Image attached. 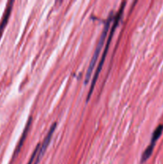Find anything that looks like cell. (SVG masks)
Instances as JSON below:
<instances>
[{"instance_id": "obj_3", "label": "cell", "mask_w": 163, "mask_h": 164, "mask_svg": "<svg viewBox=\"0 0 163 164\" xmlns=\"http://www.w3.org/2000/svg\"><path fill=\"white\" fill-rule=\"evenodd\" d=\"M56 127H57V123H54L53 125L51 126V127L50 128V131H49V132H48L47 135L45 137L44 140H43V142H42V145L40 146L39 151V152H38V154H37V156H36V158H35V162H34L33 164H38L41 158H42V156L43 155L44 152L46 151V148H47L48 145H49L50 142V139H51L52 135H53L54 132H55V129H56Z\"/></svg>"}, {"instance_id": "obj_6", "label": "cell", "mask_w": 163, "mask_h": 164, "mask_svg": "<svg viewBox=\"0 0 163 164\" xmlns=\"http://www.w3.org/2000/svg\"><path fill=\"white\" fill-rule=\"evenodd\" d=\"M163 131V125H159L157 128L155 129V131H154L152 135V138H151V142L150 144H152V145H155L156 141L158 140L159 137L161 136V133Z\"/></svg>"}, {"instance_id": "obj_5", "label": "cell", "mask_w": 163, "mask_h": 164, "mask_svg": "<svg viewBox=\"0 0 163 164\" xmlns=\"http://www.w3.org/2000/svg\"><path fill=\"white\" fill-rule=\"evenodd\" d=\"M31 121H32V118H31V117H30L29 119H28V121H27V123H26V127L24 128V131H23V133H22V137H21V138H20V141H19V142H18V146H17V147H16V150H15V153H14V157H15V155H17V154H18V152H19L20 149H21V148H22V144H23L24 140L26 139V135H27V133H28V131H29V130H30V127H31Z\"/></svg>"}, {"instance_id": "obj_8", "label": "cell", "mask_w": 163, "mask_h": 164, "mask_svg": "<svg viewBox=\"0 0 163 164\" xmlns=\"http://www.w3.org/2000/svg\"><path fill=\"white\" fill-rule=\"evenodd\" d=\"M40 146H41L40 143H39L38 145H37L36 148H35V150L34 151L33 154H32V155H31V159H30L29 162H28L27 164H33L34 163L35 158H36V156H37V154H38V152H39V148H40Z\"/></svg>"}, {"instance_id": "obj_2", "label": "cell", "mask_w": 163, "mask_h": 164, "mask_svg": "<svg viewBox=\"0 0 163 164\" xmlns=\"http://www.w3.org/2000/svg\"><path fill=\"white\" fill-rule=\"evenodd\" d=\"M112 20H114V17H113V14H110L109 17L107 18L106 21V23H105V27L104 29H103V32H102L101 37H100V39H99L98 42V45L96 46V49L94 51V53H93V55L91 59V61H90V65L88 66V69H87V71H86V78H85V83H87L88 80H90V75H91L92 72H93V68H94V65H95L96 62H97L98 59V55L100 54V51H101V49L103 47V45L104 43V41L106 39V35H107V33H108L109 28H110V24Z\"/></svg>"}, {"instance_id": "obj_7", "label": "cell", "mask_w": 163, "mask_h": 164, "mask_svg": "<svg viewBox=\"0 0 163 164\" xmlns=\"http://www.w3.org/2000/svg\"><path fill=\"white\" fill-rule=\"evenodd\" d=\"M154 145H152V144H150V145L148 146V147L145 150V151L143 152L142 155H141V162H146V161L151 156L153 151H154Z\"/></svg>"}, {"instance_id": "obj_4", "label": "cell", "mask_w": 163, "mask_h": 164, "mask_svg": "<svg viewBox=\"0 0 163 164\" xmlns=\"http://www.w3.org/2000/svg\"><path fill=\"white\" fill-rule=\"evenodd\" d=\"M13 1H10L7 5V8H6L5 11H4L3 16L2 18V20L0 22V39L2 37V35L3 33V31L5 29L7 24L8 20H9L10 15L11 14V11H12V7H13Z\"/></svg>"}, {"instance_id": "obj_1", "label": "cell", "mask_w": 163, "mask_h": 164, "mask_svg": "<svg viewBox=\"0 0 163 164\" xmlns=\"http://www.w3.org/2000/svg\"><path fill=\"white\" fill-rule=\"evenodd\" d=\"M125 5H126V2H123L122 3L121 7H120V9H119V11H117V15H116L115 17H114V24H113V26H112V27H111V30H110V35H109L108 39H107V42H106V46H105V49H104V51H103V55H102L101 60H100V62H99L98 66L97 69H96L95 74H94V76H93V80H92L91 85H90V90H89V93H88V94H87V99H86L87 101L90 99V96H91L92 93H93V87H94V86H95L96 82H97L98 79L99 74H100L102 68H103V64H104L105 59H106V54H107V52H108L109 47H110V42H111L112 37H113V35H114V31H115V29L117 28V24H118L119 21H120V19H121L123 10H124V8H125Z\"/></svg>"}]
</instances>
